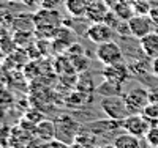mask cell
I'll list each match as a JSON object with an SVG mask.
<instances>
[{"mask_svg": "<svg viewBox=\"0 0 158 148\" xmlns=\"http://www.w3.org/2000/svg\"><path fill=\"white\" fill-rule=\"evenodd\" d=\"M63 3H65V0H40V6L48 8V10H57Z\"/></svg>", "mask_w": 158, "mask_h": 148, "instance_id": "cell-17", "label": "cell"}, {"mask_svg": "<svg viewBox=\"0 0 158 148\" xmlns=\"http://www.w3.org/2000/svg\"><path fill=\"white\" fill-rule=\"evenodd\" d=\"M111 10H112L114 14L120 19V21H123V22L130 21L131 18L135 16V8L131 6V3L125 2V0H118L117 3H114V5L111 6Z\"/></svg>", "mask_w": 158, "mask_h": 148, "instance_id": "cell-13", "label": "cell"}, {"mask_svg": "<svg viewBox=\"0 0 158 148\" xmlns=\"http://www.w3.org/2000/svg\"><path fill=\"white\" fill-rule=\"evenodd\" d=\"M35 132L41 140L49 142L57 137V125L54 122H51V120H43V122H40L35 126Z\"/></svg>", "mask_w": 158, "mask_h": 148, "instance_id": "cell-12", "label": "cell"}, {"mask_svg": "<svg viewBox=\"0 0 158 148\" xmlns=\"http://www.w3.org/2000/svg\"><path fill=\"white\" fill-rule=\"evenodd\" d=\"M139 47L146 57H149V58L158 57V33L152 32L146 36H142L139 39Z\"/></svg>", "mask_w": 158, "mask_h": 148, "instance_id": "cell-10", "label": "cell"}, {"mask_svg": "<svg viewBox=\"0 0 158 148\" xmlns=\"http://www.w3.org/2000/svg\"><path fill=\"white\" fill-rule=\"evenodd\" d=\"M0 148H6V146H3V145H0Z\"/></svg>", "mask_w": 158, "mask_h": 148, "instance_id": "cell-25", "label": "cell"}, {"mask_svg": "<svg viewBox=\"0 0 158 148\" xmlns=\"http://www.w3.org/2000/svg\"><path fill=\"white\" fill-rule=\"evenodd\" d=\"M127 24H128L130 33L138 39L152 33L153 29H155V24L152 22V19L147 14H135L130 21H127Z\"/></svg>", "mask_w": 158, "mask_h": 148, "instance_id": "cell-6", "label": "cell"}, {"mask_svg": "<svg viewBox=\"0 0 158 148\" xmlns=\"http://www.w3.org/2000/svg\"><path fill=\"white\" fill-rule=\"evenodd\" d=\"M123 99L130 114H142V110L150 104V93L142 87H136L123 93Z\"/></svg>", "mask_w": 158, "mask_h": 148, "instance_id": "cell-2", "label": "cell"}, {"mask_svg": "<svg viewBox=\"0 0 158 148\" xmlns=\"http://www.w3.org/2000/svg\"><path fill=\"white\" fill-rule=\"evenodd\" d=\"M152 71H153V74L158 77V57L152 58Z\"/></svg>", "mask_w": 158, "mask_h": 148, "instance_id": "cell-20", "label": "cell"}, {"mask_svg": "<svg viewBox=\"0 0 158 148\" xmlns=\"http://www.w3.org/2000/svg\"><path fill=\"white\" fill-rule=\"evenodd\" d=\"M101 74H103L104 80H109V82H114V84H118V85L125 84L130 79V70L123 62L106 65Z\"/></svg>", "mask_w": 158, "mask_h": 148, "instance_id": "cell-8", "label": "cell"}, {"mask_svg": "<svg viewBox=\"0 0 158 148\" xmlns=\"http://www.w3.org/2000/svg\"><path fill=\"white\" fill-rule=\"evenodd\" d=\"M95 55L100 60V63L103 66L106 65H112V63H118L123 60V52L120 44H117L115 41H106V43H101L98 44L97 50H95Z\"/></svg>", "mask_w": 158, "mask_h": 148, "instance_id": "cell-4", "label": "cell"}, {"mask_svg": "<svg viewBox=\"0 0 158 148\" xmlns=\"http://www.w3.org/2000/svg\"><path fill=\"white\" fill-rule=\"evenodd\" d=\"M142 115L146 117L149 122L152 123V126H153L155 122H158V104L153 102V101H150V104L142 110Z\"/></svg>", "mask_w": 158, "mask_h": 148, "instance_id": "cell-16", "label": "cell"}, {"mask_svg": "<svg viewBox=\"0 0 158 148\" xmlns=\"http://www.w3.org/2000/svg\"><path fill=\"white\" fill-rule=\"evenodd\" d=\"M111 13V6L104 2V0H98V2H90L87 13H85V21L90 24L95 22H106L108 16Z\"/></svg>", "mask_w": 158, "mask_h": 148, "instance_id": "cell-9", "label": "cell"}, {"mask_svg": "<svg viewBox=\"0 0 158 148\" xmlns=\"http://www.w3.org/2000/svg\"><path fill=\"white\" fill-rule=\"evenodd\" d=\"M10 3H22V0H6Z\"/></svg>", "mask_w": 158, "mask_h": 148, "instance_id": "cell-22", "label": "cell"}, {"mask_svg": "<svg viewBox=\"0 0 158 148\" xmlns=\"http://www.w3.org/2000/svg\"><path fill=\"white\" fill-rule=\"evenodd\" d=\"M89 2H98V0H89Z\"/></svg>", "mask_w": 158, "mask_h": 148, "instance_id": "cell-24", "label": "cell"}, {"mask_svg": "<svg viewBox=\"0 0 158 148\" xmlns=\"http://www.w3.org/2000/svg\"><path fill=\"white\" fill-rule=\"evenodd\" d=\"M89 0H65V11L73 19H85V13L89 8Z\"/></svg>", "mask_w": 158, "mask_h": 148, "instance_id": "cell-11", "label": "cell"}, {"mask_svg": "<svg viewBox=\"0 0 158 148\" xmlns=\"http://www.w3.org/2000/svg\"><path fill=\"white\" fill-rule=\"evenodd\" d=\"M33 24L36 29H60L62 18L59 14L57 10H48V8H40L33 14Z\"/></svg>", "mask_w": 158, "mask_h": 148, "instance_id": "cell-5", "label": "cell"}, {"mask_svg": "<svg viewBox=\"0 0 158 148\" xmlns=\"http://www.w3.org/2000/svg\"><path fill=\"white\" fill-rule=\"evenodd\" d=\"M97 91L101 96H117V95H122V85L109 82V80H104L101 85H98Z\"/></svg>", "mask_w": 158, "mask_h": 148, "instance_id": "cell-15", "label": "cell"}, {"mask_svg": "<svg viewBox=\"0 0 158 148\" xmlns=\"http://www.w3.org/2000/svg\"><path fill=\"white\" fill-rule=\"evenodd\" d=\"M101 110L104 112L108 118L112 120H118L122 122L123 118H127L130 115V110L127 107V102L123 99V95H117V96H103L101 102H100Z\"/></svg>", "mask_w": 158, "mask_h": 148, "instance_id": "cell-1", "label": "cell"}, {"mask_svg": "<svg viewBox=\"0 0 158 148\" xmlns=\"http://www.w3.org/2000/svg\"><path fill=\"white\" fill-rule=\"evenodd\" d=\"M147 148H158V146H155V145H149Z\"/></svg>", "mask_w": 158, "mask_h": 148, "instance_id": "cell-23", "label": "cell"}, {"mask_svg": "<svg viewBox=\"0 0 158 148\" xmlns=\"http://www.w3.org/2000/svg\"><path fill=\"white\" fill-rule=\"evenodd\" d=\"M150 128H152V123L142 114H130L127 118L122 120V129H125V132L131 134V136H136L139 139L146 137Z\"/></svg>", "mask_w": 158, "mask_h": 148, "instance_id": "cell-3", "label": "cell"}, {"mask_svg": "<svg viewBox=\"0 0 158 148\" xmlns=\"http://www.w3.org/2000/svg\"><path fill=\"white\" fill-rule=\"evenodd\" d=\"M150 19H152V22L155 24V27H158V5L156 6H152L150 10H149V14H147Z\"/></svg>", "mask_w": 158, "mask_h": 148, "instance_id": "cell-19", "label": "cell"}, {"mask_svg": "<svg viewBox=\"0 0 158 148\" xmlns=\"http://www.w3.org/2000/svg\"><path fill=\"white\" fill-rule=\"evenodd\" d=\"M115 32L114 29L106 24V22H95V24H90L87 27V38L90 39L92 43L95 44H101V43H106V41H112Z\"/></svg>", "mask_w": 158, "mask_h": 148, "instance_id": "cell-7", "label": "cell"}, {"mask_svg": "<svg viewBox=\"0 0 158 148\" xmlns=\"http://www.w3.org/2000/svg\"><path fill=\"white\" fill-rule=\"evenodd\" d=\"M114 148H141V140H139V137L125 132L115 139Z\"/></svg>", "mask_w": 158, "mask_h": 148, "instance_id": "cell-14", "label": "cell"}, {"mask_svg": "<svg viewBox=\"0 0 158 148\" xmlns=\"http://www.w3.org/2000/svg\"><path fill=\"white\" fill-rule=\"evenodd\" d=\"M22 3H24L25 6H30V8H33V6H36L40 2H38V0H22Z\"/></svg>", "mask_w": 158, "mask_h": 148, "instance_id": "cell-21", "label": "cell"}, {"mask_svg": "<svg viewBox=\"0 0 158 148\" xmlns=\"http://www.w3.org/2000/svg\"><path fill=\"white\" fill-rule=\"evenodd\" d=\"M149 145H155L158 146V126H152L150 131L147 132V136H146Z\"/></svg>", "mask_w": 158, "mask_h": 148, "instance_id": "cell-18", "label": "cell"}]
</instances>
